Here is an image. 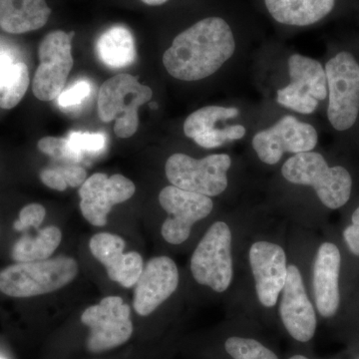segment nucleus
<instances>
[{
  "instance_id": "f03ea898",
  "label": "nucleus",
  "mask_w": 359,
  "mask_h": 359,
  "mask_svg": "<svg viewBox=\"0 0 359 359\" xmlns=\"http://www.w3.org/2000/svg\"><path fill=\"white\" fill-rule=\"evenodd\" d=\"M283 178L294 185L311 187L328 209L337 210L348 202L353 179L346 168L330 167L323 155L313 151L289 158L282 167Z\"/></svg>"
},
{
  "instance_id": "b1692460",
  "label": "nucleus",
  "mask_w": 359,
  "mask_h": 359,
  "mask_svg": "<svg viewBox=\"0 0 359 359\" xmlns=\"http://www.w3.org/2000/svg\"><path fill=\"white\" fill-rule=\"evenodd\" d=\"M240 115V110L236 107L210 105L196 110L189 115L184 122V133L188 138L194 139L218 128V123L223 120L233 119Z\"/></svg>"
},
{
  "instance_id": "bb28decb",
  "label": "nucleus",
  "mask_w": 359,
  "mask_h": 359,
  "mask_svg": "<svg viewBox=\"0 0 359 359\" xmlns=\"http://www.w3.org/2000/svg\"><path fill=\"white\" fill-rule=\"evenodd\" d=\"M40 152L57 160L77 163L82 160V153L73 146L69 139L62 137L47 136L37 143Z\"/></svg>"
},
{
  "instance_id": "7ed1b4c3",
  "label": "nucleus",
  "mask_w": 359,
  "mask_h": 359,
  "mask_svg": "<svg viewBox=\"0 0 359 359\" xmlns=\"http://www.w3.org/2000/svg\"><path fill=\"white\" fill-rule=\"evenodd\" d=\"M77 273V262L69 257L14 264L0 271V292L18 299L46 294L65 287Z\"/></svg>"
},
{
  "instance_id": "4468645a",
  "label": "nucleus",
  "mask_w": 359,
  "mask_h": 359,
  "mask_svg": "<svg viewBox=\"0 0 359 359\" xmlns=\"http://www.w3.org/2000/svg\"><path fill=\"white\" fill-rule=\"evenodd\" d=\"M249 261L259 304L273 308L287 282L289 266L285 250L275 243L257 241L250 245Z\"/></svg>"
},
{
  "instance_id": "473e14b6",
  "label": "nucleus",
  "mask_w": 359,
  "mask_h": 359,
  "mask_svg": "<svg viewBox=\"0 0 359 359\" xmlns=\"http://www.w3.org/2000/svg\"><path fill=\"white\" fill-rule=\"evenodd\" d=\"M13 62V59L8 54L0 52V70L4 69L6 66L11 65Z\"/></svg>"
},
{
  "instance_id": "412c9836",
  "label": "nucleus",
  "mask_w": 359,
  "mask_h": 359,
  "mask_svg": "<svg viewBox=\"0 0 359 359\" xmlns=\"http://www.w3.org/2000/svg\"><path fill=\"white\" fill-rule=\"evenodd\" d=\"M96 52L108 67L124 68L132 65L137 55L133 34L125 26H113L97 40Z\"/></svg>"
},
{
  "instance_id": "f257e3e1",
  "label": "nucleus",
  "mask_w": 359,
  "mask_h": 359,
  "mask_svg": "<svg viewBox=\"0 0 359 359\" xmlns=\"http://www.w3.org/2000/svg\"><path fill=\"white\" fill-rule=\"evenodd\" d=\"M236 51L230 25L218 16L204 18L175 37L163 65L175 79L193 82L211 77Z\"/></svg>"
},
{
  "instance_id": "4be33fe9",
  "label": "nucleus",
  "mask_w": 359,
  "mask_h": 359,
  "mask_svg": "<svg viewBox=\"0 0 359 359\" xmlns=\"http://www.w3.org/2000/svg\"><path fill=\"white\" fill-rule=\"evenodd\" d=\"M62 240V233L56 226L37 231L36 236L25 235L14 244L11 257L16 263L43 261L55 252Z\"/></svg>"
},
{
  "instance_id": "1a4fd4ad",
  "label": "nucleus",
  "mask_w": 359,
  "mask_h": 359,
  "mask_svg": "<svg viewBox=\"0 0 359 359\" xmlns=\"http://www.w3.org/2000/svg\"><path fill=\"white\" fill-rule=\"evenodd\" d=\"M130 314L128 304L115 295L85 309L81 323L90 330L86 341L90 353H103L128 341L134 330Z\"/></svg>"
},
{
  "instance_id": "c9c22d12",
  "label": "nucleus",
  "mask_w": 359,
  "mask_h": 359,
  "mask_svg": "<svg viewBox=\"0 0 359 359\" xmlns=\"http://www.w3.org/2000/svg\"><path fill=\"white\" fill-rule=\"evenodd\" d=\"M0 359H1V358H0Z\"/></svg>"
},
{
  "instance_id": "f704fd0d",
  "label": "nucleus",
  "mask_w": 359,
  "mask_h": 359,
  "mask_svg": "<svg viewBox=\"0 0 359 359\" xmlns=\"http://www.w3.org/2000/svg\"><path fill=\"white\" fill-rule=\"evenodd\" d=\"M290 359H309L306 356L301 355V354H297V355L292 356Z\"/></svg>"
},
{
  "instance_id": "aec40b11",
  "label": "nucleus",
  "mask_w": 359,
  "mask_h": 359,
  "mask_svg": "<svg viewBox=\"0 0 359 359\" xmlns=\"http://www.w3.org/2000/svg\"><path fill=\"white\" fill-rule=\"evenodd\" d=\"M264 4L276 22L304 27L332 13L335 0H264Z\"/></svg>"
},
{
  "instance_id": "9d476101",
  "label": "nucleus",
  "mask_w": 359,
  "mask_h": 359,
  "mask_svg": "<svg viewBox=\"0 0 359 359\" xmlns=\"http://www.w3.org/2000/svg\"><path fill=\"white\" fill-rule=\"evenodd\" d=\"M73 34L56 30L48 33L39 45L40 63L33 77L32 91L40 101L53 100L65 88L73 67Z\"/></svg>"
},
{
  "instance_id": "f8f14e48",
  "label": "nucleus",
  "mask_w": 359,
  "mask_h": 359,
  "mask_svg": "<svg viewBox=\"0 0 359 359\" xmlns=\"http://www.w3.org/2000/svg\"><path fill=\"white\" fill-rule=\"evenodd\" d=\"M161 207L168 217L161 233L169 244H183L190 237L194 224L202 221L214 210L211 197L182 190L178 187H165L159 194Z\"/></svg>"
},
{
  "instance_id": "0eeeda50",
  "label": "nucleus",
  "mask_w": 359,
  "mask_h": 359,
  "mask_svg": "<svg viewBox=\"0 0 359 359\" xmlns=\"http://www.w3.org/2000/svg\"><path fill=\"white\" fill-rule=\"evenodd\" d=\"M230 155L212 154L195 159L183 153L170 156L165 165L168 181L182 190L217 197L228 189Z\"/></svg>"
},
{
  "instance_id": "6e6552de",
  "label": "nucleus",
  "mask_w": 359,
  "mask_h": 359,
  "mask_svg": "<svg viewBox=\"0 0 359 359\" xmlns=\"http://www.w3.org/2000/svg\"><path fill=\"white\" fill-rule=\"evenodd\" d=\"M290 83L276 92V101L287 109L308 115L327 97L325 69L320 61L294 53L287 59Z\"/></svg>"
},
{
  "instance_id": "39448f33",
  "label": "nucleus",
  "mask_w": 359,
  "mask_h": 359,
  "mask_svg": "<svg viewBox=\"0 0 359 359\" xmlns=\"http://www.w3.org/2000/svg\"><path fill=\"white\" fill-rule=\"evenodd\" d=\"M231 231L224 222L208 229L191 257V271L196 282L214 292H226L233 282Z\"/></svg>"
},
{
  "instance_id": "2f4dec72",
  "label": "nucleus",
  "mask_w": 359,
  "mask_h": 359,
  "mask_svg": "<svg viewBox=\"0 0 359 359\" xmlns=\"http://www.w3.org/2000/svg\"><path fill=\"white\" fill-rule=\"evenodd\" d=\"M347 247L354 256L359 257V205L351 217V224L344 231Z\"/></svg>"
},
{
  "instance_id": "2eb2a0df",
  "label": "nucleus",
  "mask_w": 359,
  "mask_h": 359,
  "mask_svg": "<svg viewBox=\"0 0 359 359\" xmlns=\"http://www.w3.org/2000/svg\"><path fill=\"white\" fill-rule=\"evenodd\" d=\"M280 316L290 337L309 342L316 334L318 320L309 299L301 271L294 264L287 266V278L282 292Z\"/></svg>"
},
{
  "instance_id": "cd10ccee",
  "label": "nucleus",
  "mask_w": 359,
  "mask_h": 359,
  "mask_svg": "<svg viewBox=\"0 0 359 359\" xmlns=\"http://www.w3.org/2000/svg\"><path fill=\"white\" fill-rule=\"evenodd\" d=\"M247 134V129L243 125H231L224 128L212 130L194 139L197 145L205 149H216L221 147L228 142L241 140Z\"/></svg>"
},
{
  "instance_id": "7c9ffc66",
  "label": "nucleus",
  "mask_w": 359,
  "mask_h": 359,
  "mask_svg": "<svg viewBox=\"0 0 359 359\" xmlns=\"http://www.w3.org/2000/svg\"><path fill=\"white\" fill-rule=\"evenodd\" d=\"M91 86L87 81H79L71 88L65 90L58 96V103L61 107H70L77 105L89 95Z\"/></svg>"
},
{
  "instance_id": "423d86ee",
  "label": "nucleus",
  "mask_w": 359,
  "mask_h": 359,
  "mask_svg": "<svg viewBox=\"0 0 359 359\" xmlns=\"http://www.w3.org/2000/svg\"><path fill=\"white\" fill-rule=\"evenodd\" d=\"M327 118L337 131L355 124L359 114V65L353 54L339 52L325 65Z\"/></svg>"
},
{
  "instance_id": "f3484780",
  "label": "nucleus",
  "mask_w": 359,
  "mask_h": 359,
  "mask_svg": "<svg viewBox=\"0 0 359 359\" xmlns=\"http://www.w3.org/2000/svg\"><path fill=\"white\" fill-rule=\"evenodd\" d=\"M126 243L119 236L99 233L89 243L91 254L103 264L111 280L125 289L134 287L143 271V259L137 252L124 254Z\"/></svg>"
},
{
  "instance_id": "72a5a7b5",
  "label": "nucleus",
  "mask_w": 359,
  "mask_h": 359,
  "mask_svg": "<svg viewBox=\"0 0 359 359\" xmlns=\"http://www.w3.org/2000/svg\"><path fill=\"white\" fill-rule=\"evenodd\" d=\"M141 1L144 2L145 4H147V6H159L166 4L168 0H141Z\"/></svg>"
},
{
  "instance_id": "a878e982",
  "label": "nucleus",
  "mask_w": 359,
  "mask_h": 359,
  "mask_svg": "<svg viewBox=\"0 0 359 359\" xmlns=\"http://www.w3.org/2000/svg\"><path fill=\"white\" fill-rule=\"evenodd\" d=\"M226 353L233 359H278L276 354L256 339L231 337L224 342Z\"/></svg>"
},
{
  "instance_id": "9b49d317",
  "label": "nucleus",
  "mask_w": 359,
  "mask_h": 359,
  "mask_svg": "<svg viewBox=\"0 0 359 359\" xmlns=\"http://www.w3.org/2000/svg\"><path fill=\"white\" fill-rule=\"evenodd\" d=\"M318 134L313 125L302 122L292 115L283 116L273 126L254 135L252 146L259 159L273 166L285 153L313 151L318 145Z\"/></svg>"
},
{
  "instance_id": "6ab92c4d",
  "label": "nucleus",
  "mask_w": 359,
  "mask_h": 359,
  "mask_svg": "<svg viewBox=\"0 0 359 359\" xmlns=\"http://www.w3.org/2000/svg\"><path fill=\"white\" fill-rule=\"evenodd\" d=\"M50 14L45 0H0V28L11 34L40 29Z\"/></svg>"
},
{
  "instance_id": "ddd939ff",
  "label": "nucleus",
  "mask_w": 359,
  "mask_h": 359,
  "mask_svg": "<svg viewBox=\"0 0 359 359\" xmlns=\"http://www.w3.org/2000/svg\"><path fill=\"white\" fill-rule=\"evenodd\" d=\"M136 187L123 175L108 177L104 173L90 176L79 189L80 210L84 219L95 226L107 224V217L115 205L133 197Z\"/></svg>"
},
{
  "instance_id": "5701e85b",
  "label": "nucleus",
  "mask_w": 359,
  "mask_h": 359,
  "mask_svg": "<svg viewBox=\"0 0 359 359\" xmlns=\"http://www.w3.org/2000/svg\"><path fill=\"white\" fill-rule=\"evenodd\" d=\"M29 83V71L25 62L14 61L0 70V108L8 110L18 106Z\"/></svg>"
},
{
  "instance_id": "c756f323",
  "label": "nucleus",
  "mask_w": 359,
  "mask_h": 359,
  "mask_svg": "<svg viewBox=\"0 0 359 359\" xmlns=\"http://www.w3.org/2000/svg\"><path fill=\"white\" fill-rule=\"evenodd\" d=\"M68 139L82 154L84 152H98L102 150L106 143L105 136L102 133L72 132Z\"/></svg>"
},
{
  "instance_id": "dca6fc26",
  "label": "nucleus",
  "mask_w": 359,
  "mask_h": 359,
  "mask_svg": "<svg viewBox=\"0 0 359 359\" xmlns=\"http://www.w3.org/2000/svg\"><path fill=\"white\" fill-rule=\"evenodd\" d=\"M178 285V266L173 259L166 256L153 257L135 285V311L141 316H150L176 292Z\"/></svg>"
},
{
  "instance_id": "a211bd4d",
  "label": "nucleus",
  "mask_w": 359,
  "mask_h": 359,
  "mask_svg": "<svg viewBox=\"0 0 359 359\" xmlns=\"http://www.w3.org/2000/svg\"><path fill=\"white\" fill-rule=\"evenodd\" d=\"M340 266L339 248L332 243H323L316 252L313 271L314 301L323 318H332L339 311Z\"/></svg>"
},
{
  "instance_id": "c85d7f7f",
  "label": "nucleus",
  "mask_w": 359,
  "mask_h": 359,
  "mask_svg": "<svg viewBox=\"0 0 359 359\" xmlns=\"http://www.w3.org/2000/svg\"><path fill=\"white\" fill-rule=\"evenodd\" d=\"M46 210L40 204H29L23 207L20 212V218L14 222L13 229L16 231H27L30 228L39 229L43 223Z\"/></svg>"
},
{
  "instance_id": "20e7f679",
  "label": "nucleus",
  "mask_w": 359,
  "mask_h": 359,
  "mask_svg": "<svg viewBox=\"0 0 359 359\" xmlns=\"http://www.w3.org/2000/svg\"><path fill=\"white\" fill-rule=\"evenodd\" d=\"M152 97V89L141 84L138 77L126 73L115 75L106 80L99 90V118L105 123L115 120L116 136L130 138L138 130L139 108L148 103Z\"/></svg>"
},
{
  "instance_id": "393cba45",
  "label": "nucleus",
  "mask_w": 359,
  "mask_h": 359,
  "mask_svg": "<svg viewBox=\"0 0 359 359\" xmlns=\"http://www.w3.org/2000/svg\"><path fill=\"white\" fill-rule=\"evenodd\" d=\"M40 180L45 186L52 190L63 192L67 189L81 187L86 181L87 172L84 168L76 165H67V166H59L46 168L42 170L39 174Z\"/></svg>"
}]
</instances>
